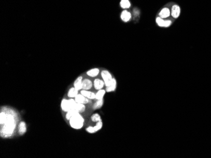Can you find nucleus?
<instances>
[{
    "label": "nucleus",
    "mask_w": 211,
    "mask_h": 158,
    "mask_svg": "<svg viewBox=\"0 0 211 158\" xmlns=\"http://www.w3.org/2000/svg\"><path fill=\"white\" fill-rule=\"evenodd\" d=\"M84 123L85 120L79 112L75 114L69 120V124H70V127L72 128L75 129V130H79V129L82 128L84 125Z\"/></svg>",
    "instance_id": "f257e3e1"
},
{
    "label": "nucleus",
    "mask_w": 211,
    "mask_h": 158,
    "mask_svg": "<svg viewBox=\"0 0 211 158\" xmlns=\"http://www.w3.org/2000/svg\"><path fill=\"white\" fill-rule=\"evenodd\" d=\"M101 77H102V78H103V80L105 83L106 87H109V86H110V85L112 83V79H113V77H112V76L110 72L108 70H103L101 71Z\"/></svg>",
    "instance_id": "f03ea898"
},
{
    "label": "nucleus",
    "mask_w": 211,
    "mask_h": 158,
    "mask_svg": "<svg viewBox=\"0 0 211 158\" xmlns=\"http://www.w3.org/2000/svg\"><path fill=\"white\" fill-rule=\"evenodd\" d=\"M155 22L159 27L167 28L170 27L172 25V21L170 20H164L161 17L158 16L155 19Z\"/></svg>",
    "instance_id": "7ed1b4c3"
},
{
    "label": "nucleus",
    "mask_w": 211,
    "mask_h": 158,
    "mask_svg": "<svg viewBox=\"0 0 211 158\" xmlns=\"http://www.w3.org/2000/svg\"><path fill=\"white\" fill-rule=\"evenodd\" d=\"M181 13V9L180 7H179L178 5H174L171 8V15L173 16V18L175 19L178 18L180 15Z\"/></svg>",
    "instance_id": "20e7f679"
},
{
    "label": "nucleus",
    "mask_w": 211,
    "mask_h": 158,
    "mask_svg": "<svg viewBox=\"0 0 211 158\" xmlns=\"http://www.w3.org/2000/svg\"><path fill=\"white\" fill-rule=\"evenodd\" d=\"M61 108H62V110L64 112H68V111H70L71 110L70 103H69V100H67L66 98H63L62 100V102H61Z\"/></svg>",
    "instance_id": "39448f33"
},
{
    "label": "nucleus",
    "mask_w": 211,
    "mask_h": 158,
    "mask_svg": "<svg viewBox=\"0 0 211 158\" xmlns=\"http://www.w3.org/2000/svg\"><path fill=\"white\" fill-rule=\"evenodd\" d=\"M74 99L75 100V102L77 103H83V104H85V105L89 103V100H90L89 98H86L85 96L82 95L81 93L78 94L74 98Z\"/></svg>",
    "instance_id": "423d86ee"
},
{
    "label": "nucleus",
    "mask_w": 211,
    "mask_h": 158,
    "mask_svg": "<svg viewBox=\"0 0 211 158\" xmlns=\"http://www.w3.org/2000/svg\"><path fill=\"white\" fill-rule=\"evenodd\" d=\"M170 15H171V10H170L169 8L167 7L163 8V9L159 11L158 15L159 16L164 19L168 18Z\"/></svg>",
    "instance_id": "0eeeda50"
},
{
    "label": "nucleus",
    "mask_w": 211,
    "mask_h": 158,
    "mask_svg": "<svg viewBox=\"0 0 211 158\" xmlns=\"http://www.w3.org/2000/svg\"><path fill=\"white\" fill-rule=\"evenodd\" d=\"M93 86L96 90H101V89H103L104 87L105 86V83L103 79L97 78L94 79L93 82Z\"/></svg>",
    "instance_id": "6e6552de"
},
{
    "label": "nucleus",
    "mask_w": 211,
    "mask_h": 158,
    "mask_svg": "<svg viewBox=\"0 0 211 158\" xmlns=\"http://www.w3.org/2000/svg\"><path fill=\"white\" fill-rule=\"evenodd\" d=\"M80 93L86 98H87L89 100L96 99V93H94V92L90 91L89 90H80Z\"/></svg>",
    "instance_id": "1a4fd4ad"
},
{
    "label": "nucleus",
    "mask_w": 211,
    "mask_h": 158,
    "mask_svg": "<svg viewBox=\"0 0 211 158\" xmlns=\"http://www.w3.org/2000/svg\"><path fill=\"white\" fill-rule=\"evenodd\" d=\"M93 87V83L92 82L91 79H84L82 81V90H90Z\"/></svg>",
    "instance_id": "9d476101"
},
{
    "label": "nucleus",
    "mask_w": 211,
    "mask_h": 158,
    "mask_svg": "<svg viewBox=\"0 0 211 158\" xmlns=\"http://www.w3.org/2000/svg\"><path fill=\"white\" fill-rule=\"evenodd\" d=\"M120 17L121 19L124 22H128L132 18V15L128 11L123 10L121 13Z\"/></svg>",
    "instance_id": "9b49d317"
},
{
    "label": "nucleus",
    "mask_w": 211,
    "mask_h": 158,
    "mask_svg": "<svg viewBox=\"0 0 211 158\" xmlns=\"http://www.w3.org/2000/svg\"><path fill=\"white\" fill-rule=\"evenodd\" d=\"M82 81L83 78L82 76H79L75 80L73 83V87L75 88L77 90L80 91L82 90Z\"/></svg>",
    "instance_id": "f8f14e48"
},
{
    "label": "nucleus",
    "mask_w": 211,
    "mask_h": 158,
    "mask_svg": "<svg viewBox=\"0 0 211 158\" xmlns=\"http://www.w3.org/2000/svg\"><path fill=\"white\" fill-rule=\"evenodd\" d=\"M116 87H117L116 79L113 77V79H112V83H111V84L110 85V86H109V87H107L106 88V92H108V93H109V92L115 91L116 90Z\"/></svg>",
    "instance_id": "ddd939ff"
},
{
    "label": "nucleus",
    "mask_w": 211,
    "mask_h": 158,
    "mask_svg": "<svg viewBox=\"0 0 211 158\" xmlns=\"http://www.w3.org/2000/svg\"><path fill=\"white\" fill-rule=\"evenodd\" d=\"M99 73H100L99 69L93 68V69H90V70H89L87 72V76H89L92 77H96V76L99 75Z\"/></svg>",
    "instance_id": "4468645a"
},
{
    "label": "nucleus",
    "mask_w": 211,
    "mask_h": 158,
    "mask_svg": "<svg viewBox=\"0 0 211 158\" xmlns=\"http://www.w3.org/2000/svg\"><path fill=\"white\" fill-rule=\"evenodd\" d=\"M79 91L77 90L75 87L71 88L68 91L67 96L68 98H73L75 97L77 94H79Z\"/></svg>",
    "instance_id": "2eb2a0df"
},
{
    "label": "nucleus",
    "mask_w": 211,
    "mask_h": 158,
    "mask_svg": "<svg viewBox=\"0 0 211 158\" xmlns=\"http://www.w3.org/2000/svg\"><path fill=\"white\" fill-rule=\"evenodd\" d=\"M26 131H27V125H26L25 122L22 121L19 125V132L20 135L22 136V135L25 134Z\"/></svg>",
    "instance_id": "dca6fc26"
},
{
    "label": "nucleus",
    "mask_w": 211,
    "mask_h": 158,
    "mask_svg": "<svg viewBox=\"0 0 211 158\" xmlns=\"http://www.w3.org/2000/svg\"><path fill=\"white\" fill-rule=\"evenodd\" d=\"M104 105V99L102 100H96V102H95L93 105H92V109L94 110H99Z\"/></svg>",
    "instance_id": "f3484780"
},
{
    "label": "nucleus",
    "mask_w": 211,
    "mask_h": 158,
    "mask_svg": "<svg viewBox=\"0 0 211 158\" xmlns=\"http://www.w3.org/2000/svg\"><path fill=\"white\" fill-rule=\"evenodd\" d=\"M86 109L85 105V104H83V103H77V104L75 105V107L74 108V110H77L78 112L79 113H83V111H85Z\"/></svg>",
    "instance_id": "a211bd4d"
},
{
    "label": "nucleus",
    "mask_w": 211,
    "mask_h": 158,
    "mask_svg": "<svg viewBox=\"0 0 211 158\" xmlns=\"http://www.w3.org/2000/svg\"><path fill=\"white\" fill-rule=\"evenodd\" d=\"M106 91L104 89H101V90H97V93H96V100H102L104 99V96L106 94Z\"/></svg>",
    "instance_id": "6ab92c4d"
},
{
    "label": "nucleus",
    "mask_w": 211,
    "mask_h": 158,
    "mask_svg": "<svg viewBox=\"0 0 211 158\" xmlns=\"http://www.w3.org/2000/svg\"><path fill=\"white\" fill-rule=\"evenodd\" d=\"M121 7L123 9H128L131 6V3L129 0H121L120 2Z\"/></svg>",
    "instance_id": "aec40b11"
},
{
    "label": "nucleus",
    "mask_w": 211,
    "mask_h": 158,
    "mask_svg": "<svg viewBox=\"0 0 211 158\" xmlns=\"http://www.w3.org/2000/svg\"><path fill=\"white\" fill-rule=\"evenodd\" d=\"M77 113H78V111L75 110H74V109H72V110L68 111V112H66V115H65V118L66 119L68 120V121H69V120L70 119V118L71 117H73L75 114H76Z\"/></svg>",
    "instance_id": "412c9836"
},
{
    "label": "nucleus",
    "mask_w": 211,
    "mask_h": 158,
    "mask_svg": "<svg viewBox=\"0 0 211 158\" xmlns=\"http://www.w3.org/2000/svg\"><path fill=\"white\" fill-rule=\"evenodd\" d=\"M91 119L92 121L94 122V123H96L97 122L101 121V120H102L100 115L99 113H94L93 115H92L91 117Z\"/></svg>",
    "instance_id": "4be33fe9"
},
{
    "label": "nucleus",
    "mask_w": 211,
    "mask_h": 158,
    "mask_svg": "<svg viewBox=\"0 0 211 158\" xmlns=\"http://www.w3.org/2000/svg\"><path fill=\"white\" fill-rule=\"evenodd\" d=\"M103 123L102 120H101V121L96 122V124L94 126V127L95 128V130H96V132L97 131L100 130L101 129L103 128Z\"/></svg>",
    "instance_id": "5701e85b"
},
{
    "label": "nucleus",
    "mask_w": 211,
    "mask_h": 158,
    "mask_svg": "<svg viewBox=\"0 0 211 158\" xmlns=\"http://www.w3.org/2000/svg\"><path fill=\"white\" fill-rule=\"evenodd\" d=\"M86 131L89 134H94L96 132V130H95L94 126H89V127H88L86 128Z\"/></svg>",
    "instance_id": "b1692460"
}]
</instances>
